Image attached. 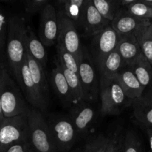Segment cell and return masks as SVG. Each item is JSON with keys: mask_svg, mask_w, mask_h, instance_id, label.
I'll return each mask as SVG.
<instances>
[{"mask_svg": "<svg viewBox=\"0 0 152 152\" xmlns=\"http://www.w3.org/2000/svg\"><path fill=\"white\" fill-rule=\"evenodd\" d=\"M49 133L58 152H68L78 139L69 115L52 114L46 119Z\"/></svg>", "mask_w": 152, "mask_h": 152, "instance_id": "obj_3", "label": "cell"}, {"mask_svg": "<svg viewBox=\"0 0 152 152\" xmlns=\"http://www.w3.org/2000/svg\"><path fill=\"white\" fill-rule=\"evenodd\" d=\"M57 16L58 23L57 45L63 48L79 59L83 45L80 42L77 27L63 13L58 10Z\"/></svg>", "mask_w": 152, "mask_h": 152, "instance_id": "obj_10", "label": "cell"}, {"mask_svg": "<svg viewBox=\"0 0 152 152\" xmlns=\"http://www.w3.org/2000/svg\"><path fill=\"white\" fill-rule=\"evenodd\" d=\"M7 71H8V70H7L5 64L0 62V90H1V86H2L5 74Z\"/></svg>", "mask_w": 152, "mask_h": 152, "instance_id": "obj_36", "label": "cell"}, {"mask_svg": "<svg viewBox=\"0 0 152 152\" xmlns=\"http://www.w3.org/2000/svg\"><path fill=\"white\" fill-rule=\"evenodd\" d=\"M121 138H122V135L119 132L113 134L111 137H110L109 143L104 152H117Z\"/></svg>", "mask_w": 152, "mask_h": 152, "instance_id": "obj_34", "label": "cell"}, {"mask_svg": "<svg viewBox=\"0 0 152 152\" xmlns=\"http://www.w3.org/2000/svg\"><path fill=\"white\" fill-rule=\"evenodd\" d=\"M145 132L146 134H147L148 140L150 151L151 152H152V129H150V128H145Z\"/></svg>", "mask_w": 152, "mask_h": 152, "instance_id": "obj_37", "label": "cell"}, {"mask_svg": "<svg viewBox=\"0 0 152 152\" xmlns=\"http://www.w3.org/2000/svg\"><path fill=\"white\" fill-rule=\"evenodd\" d=\"M125 9H126L130 14L138 19L150 22L152 20V8L140 2L139 0H137L136 3L125 7Z\"/></svg>", "mask_w": 152, "mask_h": 152, "instance_id": "obj_31", "label": "cell"}, {"mask_svg": "<svg viewBox=\"0 0 152 152\" xmlns=\"http://www.w3.org/2000/svg\"><path fill=\"white\" fill-rule=\"evenodd\" d=\"M5 152H35L29 141L18 142L11 145Z\"/></svg>", "mask_w": 152, "mask_h": 152, "instance_id": "obj_33", "label": "cell"}, {"mask_svg": "<svg viewBox=\"0 0 152 152\" xmlns=\"http://www.w3.org/2000/svg\"><path fill=\"white\" fill-rule=\"evenodd\" d=\"M116 50L125 62L126 66L131 65L142 53L139 44L134 37H119Z\"/></svg>", "mask_w": 152, "mask_h": 152, "instance_id": "obj_18", "label": "cell"}, {"mask_svg": "<svg viewBox=\"0 0 152 152\" xmlns=\"http://www.w3.org/2000/svg\"><path fill=\"white\" fill-rule=\"evenodd\" d=\"M69 117L77 132L79 138H82L88 134L96 118V111L88 102H82L77 105H74L69 111Z\"/></svg>", "mask_w": 152, "mask_h": 152, "instance_id": "obj_13", "label": "cell"}, {"mask_svg": "<svg viewBox=\"0 0 152 152\" xmlns=\"http://www.w3.org/2000/svg\"><path fill=\"white\" fill-rule=\"evenodd\" d=\"M49 2V0H27L22 1V4L25 14L31 16L37 13H41Z\"/></svg>", "mask_w": 152, "mask_h": 152, "instance_id": "obj_32", "label": "cell"}, {"mask_svg": "<svg viewBox=\"0 0 152 152\" xmlns=\"http://www.w3.org/2000/svg\"><path fill=\"white\" fill-rule=\"evenodd\" d=\"M110 25V22L104 19L95 9L92 0H86L81 26L86 37L97 35Z\"/></svg>", "mask_w": 152, "mask_h": 152, "instance_id": "obj_14", "label": "cell"}, {"mask_svg": "<svg viewBox=\"0 0 152 152\" xmlns=\"http://www.w3.org/2000/svg\"><path fill=\"white\" fill-rule=\"evenodd\" d=\"M99 97L103 116L117 115L133 103L126 96L116 77L113 79L100 77Z\"/></svg>", "mask_w": 152, "mask_h": 152, "instance_id": "obj_2", "label": "cell"}, {"mask_svg": "<svg viewBox=\"0 0 152 152\" xmlns=\"http://www.w3.org/2000/svg\"><path fill=\"white\" fill-rule=\"evenodd\" d=\"M26 62L33 81L43 96L49 100V86L44 68L26 51Z\"/></svg>", "mask_w": 152, "mask_h": 152, "instance_id": "obj_20", "label": "cell"}, {"mask_svg": "<svg viewBox=\"0 0 152 152\" xmlns=\"http://www.w3.org/2000/svg\"><path fill=\"white\" fill-rule=\"evenodd\" d=\"M26 56V55H25ZM16 83L22 91L25 99L31 108L45 113L48 108V99L45 97L33 81L28 70L25 56V62L22 63L15 77Z\"/></svg>", "mask_w": 152, "mask_h": 152, "instance_id": "obj_8", "label": "cell"}, {"mask_svg": "<svg viewBox=\"0 0 152 152\" xmlns=\"http://www.w3.org/2000/svg\"><path fill=\"white\" fill-rule=\"evenodd\" d=\"M9 16L0 6V62L6 65L5 50L8 34Z\"/></svg>", "mask_w": 152, "mask_h": 152, "instance_id": "obj_28", "label": "cell"}, {"mask_svg": "<svg viewBox=\"0 0 152 152\" xmlns=\"http://www.w3.org/2000/svg\"><path fill=\"white\" fill-rule=\"evenodd\" d=\"M119 40V36L111 25L92 37L88 50L98 71L105 58L116 50Z\"/></svg>", "mask_w": 152, "mask_h": 152, "instance_id": "obj_9", "label": "cell"}, {"mask_svg": "<svg viewBox=\"0 0 152 152\" xmlns=\"http://www.w3.org/2000/svg\"><path fill=\"white\" fill-rule=\"evenodd\" d=\"M121 148L122 152H145L139 137L135 131L131 129L122 136Z\"/></svg>", "mask_w": 152, "mask_h": 152, "instance_id": "obj_25", "label": "cell"}, {"mask_svg": "<svg viewBox=\"0 0 152 152\" xmlns=\"http://www.w3.org/2000/svg\"><path fill=\"white\" fill-rule=\"evenodd\" d=\"M130 68L143 88L148 86L152 80V65L142 53L131 65Z\"/></svg>", "mask_w": 152, "mask_h": 152, "instance_id": "obj_22", "label": "cell"}, {"mask_svg": "<svg viewBox=\"0 0 152 152\" xmlns=\"http://www.w3.org/2000/svg\"><path fill=\"white\" fill-rule=\"evenodd\" d=\"M29 141L28 116L4 118L0 123V152H5L11 145Z\"/></svg>", "mask_w": 152, "mask_h": 152, "instance_id": "obj_7", "label": "cell"}, {"mask_svg": "<svg viewBox=\"0 0 152 152\" xmlns=\"http://www.w3.org/2000/svg\"><path fill=\"white\" fill-rule=\"evenodd\" d=\"M131 106L136 120L144 127L152 129V103L139 99L134 101Z\"/></svg>", "mask_w": 152, "mask_h": 152, "instance_id": "obj_23", "label": "cell"}, {"mask_svg": "<svg viewBox=\"0 0 152 152\" xmlns=\"http://www.w3.org/2000/svg\"><path fill=\"white\" fill-rule=\"evenodd\" d=\"M58 32V16L55 5L49 2L45 7L40 16L39 37L45 47H50L57 42Z\"/></svg>", "mask_w": 152, "mask_h": 152, "instance_id": "obj_12", "label": "cell"}, {"mask_svg": "<svg viewBox=\"0 0 152 152\" xmlns=\"http://www.w3.org/2000/svg\"><path fill=\"white\" fill-rule=\"evenodd\" d=\"M27 25L19 14L9 16L8 34L6 44V66L10 75L15 77L26 55Z\"/></svg>", "mask_w": 152, "mask_h": 152, "instance_id": "obj_1", "label": "cell"}, {"mask_svg": "<svg viewBox=\"0 0 152 152\" xmlns=\"http://www.w3.org/2000/svg\"><path fill=\"white\" fill-rule=\"evenodd\" d=\"M0 99L4 118L19 115L28 116L32 108L21 92L20 88L7 71L0 90Z\"/></svg>", "mask_w": 152, "mask_h": 152, "instance_id": "obj_4", "label": "cell"}, {"mask_svg": "<svg viewBox=\"0 0 152 152\" xmlns=\"http://www.w3.org/2000/svg\"><path fill=\"white\" fill-rule=\"evenodd\" d=\"M121 140H122V138H121ZM121 140H120V143H119V149H118V151L117 152H122V148H121Z\"/></svg>", "mask_w": 152, "mask_h": 152, "instance_id": "obj_40", "label": "cell"}, {"mask_svg": "<svg viewBox=\"0 0 152 152\" xmlns=\"http://www.w3.org/2000/svg\"><path fill=\"white\" fill-rule=\"evenodd\" d=\"M26 51L45 69L47 63L46 47L37 38L29 25H27Z\"/></svg>", "mask_w": 152, "mask_h": 152, "instance_id": "obj_19", "label": "cell"}, {"mask_svg": "<svg viewBox=\"0 0 152 152\" xmlns=\"http://www.w3.org/2000/svg\"><path fill=\"white\" fill-rule=\"evenodd\" d=\"M140 2L152 8V0H139Z\"/></svg>", "mask_w": 152, "mask_h": 152, "instance_id": "obj_38", "label": "cell"}, {"mask_svg": "<svg viewBox=\"0 0 152 152\" xmlns=\"http://www.w3.org/2000/svg\"><path fill=\"white\" fill-rule=\"evenodd\" d=\"M51 83L60 101L65 108L72 107V99L63 70L58 61L51 72Z\"/></svg>", "mask_w": 152, "mask_h": 152, "instance_id": "obj_16", "label": "cell"}, {"mask_svg": "<svg viewBox=\"0 0 152 152\" xmlns=\"http://www.w3.org/2000/svg\"><path fill=\"white\" fill-rule=\"evenodd\" d=\"M61 68H62L63 72L66 77L70 93H71L73 106L80 105L82 102H84V94H83V88H82L78 74H75L66 68H62V67Z\"/></svg>", "mask_w": 152, "mask_h": 152, "instance_id": "obj_24", "label": "cell"}, {"mask_svg": "<svg viewBox=\"0 0 152 152\" xmlns=\"http://www.w3.org/2000/svg\"><path fill=\"white\" fill-rule=\"evenodd\" d=\"M140 99L152 103V80L150 84L145 88L142 94V96Z\"/></svg>", "mask_w": 152, "mask_h": 152, "instance_id": "obj_35", "label": "cell"}, {"mask_svg": "<svg viewBox=\"0 0 152 152\" xmlns=\"http://www.w3.org/2000/svg\"><path fill=\"white\" fill-rule=\"evenodd\" d=\"M57 56L60 66L78 74V59L66 50L57 45Z\"/></svg>", "mask_w": 152, "mask_h": 152, "instance_id": "obj_29", "label": "cell"}, {"mask_svg": "<svg viewBox=\"0 0 152 152\" xmlns=\"http://www.w3.org/2000/svg\"><path fill=\"white\" fill-rule=\"evenodd\" d=\"M110 140V137L100 134L94 135L86 140L83 152H104Z\"/></svg>", "mask_w": 152, "mask_h": 152, "instance_id": "obj_30", "label": "cell"}, {"mask_svg": "<svg viewBox=\"0 0 152 152\" xmlns=\"http://www.w3.org/2000/svg\"><path fill=\"white\" fill-rule=\"evenodd\" d=\"M151 23L150 21L135 17L130 14L126 9L121 7L110 22V25L119 37H134L137 38L142 30Z\"/></svg>", "mask_w": 152, "mask_h": 152, "instance_id": "obj_11", "label": "cell"}, {"mask_svg": "<svg viewBox=\"0 0 152 152\" xmlns=\"http://www.w3.org/2000/svg\"><path fill=\"white\" fill-rule=\"evenodd\" d=\"M95 9L107 20L111 22L121 8L119 1L113 0H92Z\"/></svg>", "mask_w": 152, "mask_h": 152, "instance_id": "obj_26", "label": "cell"}, {"mask_svg": "<svg viewBox=\"0 0 152 152\" xmlns=\"http://www.w3.org/2000/svg\"><path fill=\"white\" fill-rule=\"evenodd\" d=\"M28 122L29 142L34 151L58 152L43 114L32 108L28 115Z\"/></svg>", "mask_w": 152, "mask_h": 152, "instance_id": "obj_5", "label": "cell"}, {"mask_svg": "<svg viewBox=\"0 0 152 152\" xmlns=\"http://www.w3.org/2000/svg\"><path fill=\"white\" fill-rule=\"evenodd\" d=\"M86 0H58L54 5L77 26H81Z\"/></svg>", "mask_w": 152, "mask_h": 152, "instance_id": "obj_17", "label": "cell"}, {"mask_svg": "<svg viewBox=\"0 0 152 152\" xmlns=\"http://www.w3.org/2000/svg\"><path fill=\"white\" fill-rule=\"evenodd\" d=\"M4 119V114H3V111H2V107H1V99H0V123Z\"/></svg>", "mask_w": 152, "mask_h": 152, "instance_id": "obj_39", "label": "cell"}, {"mask_svg": "<svg viewBox=\"0 0 152 152\" xmlns=\"http://www.w3.org/2000/svg\"><path fill=\"white\" fill-rule=\"evenodd\" d=\"M116 79L130 100L134 102L142 97L145 88L141 86L129 67L123 68L116 76Z\"/></svg>", "mask_w": 152, "mask_h": 152, "instance_id": "obj_15", "label": "cell"}, {"mask_svg": "<svg viewBox=\"0 0 152 152\" xmlns=\"http://www.w3.org/2000/svg\"><path fill=\"white\" fill-rule=\"evenodd\" d=\"M72 152H83V149H77V150H75L74 151Z\"/></svg>", "mask_w": 152, "mask_h": 152, "instance_id": "obj_41", "label": "cell"}, {"mask_svg": "<svg viewBox=\"0 0 152 152\" xmlns=\"http://www.w3.org/2000/svg\"><path fill=\"white\" fill-rule=\"evenodd\" d=\"M142 53L152 65V22L137 36Z\"/></svg>", "mask_w": 152, "mask_h": 152, "instance_id": "obj_27", "label": "cell"}, {"mask_svg": "<svg viewBox=\"0 0 152 152\" xmlns=\"http://www.w3.org/2000/svg\"><path fill=\"white\" fill-rule=\"evenodd\" d=\"M125 67L126 65L125 62L116 49L105 58L98 71L100 73V77L113 79L115 78Z\"/></svg>", "mask_w": 152, "mask_h": 152, "instance_id": "obj_21", "label": "cell"}, {"mask_svg": "<svg viewBox=\"0 0 152 152\" xmlns=\"http://www.w3.org/2000/svg\"><path fill=\"white\" fill-rule=\"evenodd\" d=\"M77 74L83 88L85 102L88 103L96 102L99 96V79L97 77L96 67L88 48L83 45L78 59Z\"/></svg>", "mask_w": 152, "mask_h": 152, "instance_id": "obj_6", "label": "cell"}]
</instances>
